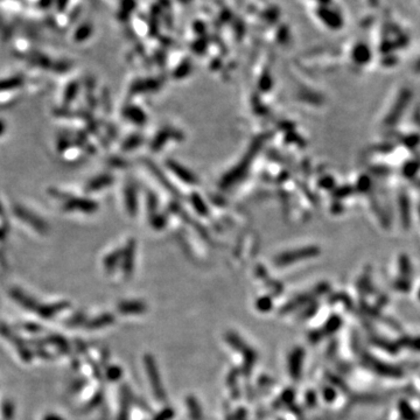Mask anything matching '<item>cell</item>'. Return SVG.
<instances>
[{
  "label": "cell",
  "instance_id": "cell-1",
  "mask_svg": "<svg viewBox=\"0 0 420 420\" xmlns=\"http://www.w3.org/2000/svg\"><path fill=\"white\" fill-rule=\"evenodd\" d=\"M145 364H146L147 375H148V378H150V381H151L152 389H153V391H154L155 397H157L158 399H164L165 392H164V389H162L160 377H159V374H158L157 367H155L154 360L151 356H146V358H145Z\"/></svg>",
  "mask_w": 420,
  "mask_h": 420
},
{
  "label": "cell",
  "instance_id": "cell-2",
  "mask_svg": "<svg viewBox=\"0 0 420 420\" xmlns=\"http://www.w3.org/2000/svg\"><path fill=\"white\" fill-rule=\"evenodd\" d=\"M302 357H303V351L301 349H295L291 354V357H289V371H291V375L293 378H298L300 376Z\"/></svg>",
  "mask_w": 420,
  "mask_h": 420
},
{
  "label": "cell",
  "instance_id": "cell-4",
  "mask_svg": "<svg viewBox=\"0 0 420 420\" xmlns=\"http://www.w3.org/2000/svg\"><path fill=\"white\" fill-rule=\"evenodd\" d=\"M145 308L144 305H141V303H128L126 306H123L122 307V310L123 312H132V313H139V312H143Z\"/></svg>",
  "mask_w": 420,
  "mask_h": 420
},
{
  "label": "cell",
  "instance_id": "cell-6",
  "mask_svg": "<svg viewBox=\"0 0 420 420\" xmlns=\"http://www.w3.org/2000/svg\"><path fill=\"white\" fill-rule=\"evenodd\" d=\"M5 130H6L5 123H4L3 119H0V137H2L4 133H5Z\"/></svg>",
  "mask_w": 420,
  "mask_h": 420
},
{
  "label": "cell",
  "instance_id": "cell-3",
  "mask_svg": "<svg viewBox=\"0 0 420 420\" xmlns=\"http://www.w3.org/2000/svg\"><path fill=\"white\" fill-rule=\"evenodd\" d=\"M188 406L190 408V415L193 420H201L202 419V412L198 404L195 401L193 398L188 399Z\"/></svg>",
  "mask_w": 420,
  "mask_h": 420
},
{
  "label": "cell",
  "instance_id": "cell-5",
  "mask_svg": "<svg viewBox=\"0 0 420 420\" xmlns=\"http://www.w3.org/2000/svg\"><path fill=\"white\" fill-rule=\"evenodd\" d=\"M172 415H173V411L171 410V408H169V410H165L164 412H161L160 414H158L157 418H155V420H167V419L171 418Z\"/></svg>",
  "mask_w": 420,
  "mask_h": 420
}]
</instances>
